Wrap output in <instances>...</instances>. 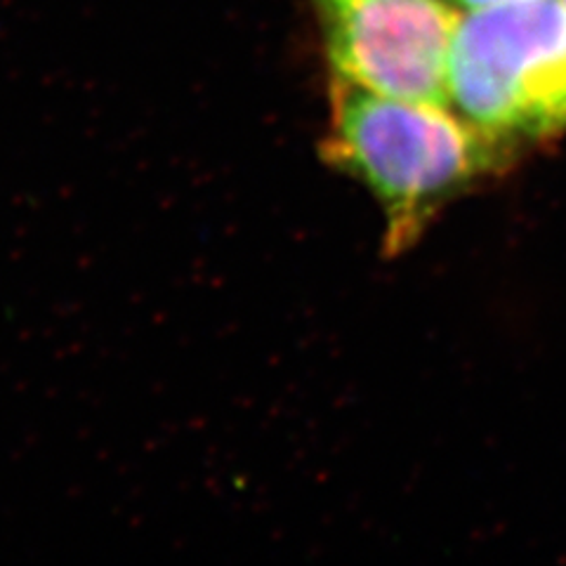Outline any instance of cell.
I'll return each instance as SVG.
<instances>
[{"label": "cell", "mask_w": 566, "mask_h": 566, "mask_svg": "<svg viewBox=\"0 0 566 566\" xmlns=\"http://www.w3.org/2000/svg\"><path fill=\"white\" fill-rule=\"evenodd\" d=\"M449 106L501 139L566 128V6L515 0L460 12L449 57Z\"/></svg>", "instance_id": "obj_2"}, {"label": "cell", "mask_w": 566, "mask_h": 566, "mask_svg": "<svg viewBox=\"0 0 566 566\" xmlns=\"http://www.w3.org/2000/svg\"><path fill=\"white\" fill-rule=\"evenodd\" d=\"M331 81L449 106V57L460 12L447 0H310Z\"/></svg>", "instance_id": "obj_3"}, {"label": "cell", "mask_w": 566, "mask_h": 566, "mask_svg": "<svg viewBox=\"0 0 566 566\" xmlns=\"http://www.w3.org/2000/svg\"><path fill=\"white\" fill-rule=\"evenodd\" d=\"M328 161L359 180L385 212L389 253L411 245L434 212L499 166L507 145L451 106L331 81Z\"/></svg>", "instance_id": "obj_1"}, {"label": "cell", "mask_w": 566, "mask_h": 566, "mask_svg": "<svg viewBox=\"0 0 566 566\" xmlns=\"http://www.w3.org/2000/svg\"><path fill=\"white\" fill-rule=\"evenodd\" d=\"M564 6H566V0H564Z\"/></svg>", "instance_id": "obj_5"}, {"label": "cell", "mask_w": 566, "mask_h": 566, "mask_svg": "<svg viewBox=\"0 0 566 566\" xmlns=\"http://www.w3.org/2000/svg\"><path fill=\"white\" fill-rule=\"evenodd\" d=\"M458 12H470V10H480V8H491V6H503V3H515V0H447Z\"/></svg>", "instance_id": "obj_4"}]
</instances>
